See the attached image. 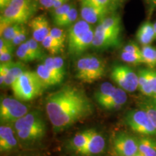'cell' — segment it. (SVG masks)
Listing matches in <instances>:
<instances>
[{
	"instance_id": "1",
	"label": "cell",
	"mask_w": 156,
	"mask_h": 156,
	"mask_svg": "<svg viewBox=\"0 0 156 156\" xmlns=\"http://www.w3.org/2000/svg\"><path fill=\"white\" fill-rule=\"evenodd\" d=\"M92 103L83 91L64 87L46 99V112L54 131L67 129L92 114Z\"/></svg>"
},
{
	"instance_id": "2",
	"label": "cell",
	"mask_w": 156,
	"mask_h": 156,
	"mask_svg": "<svg viewBox=\"0 0 156 156\" xmlns=\"http://www.w3.org/2000/svg\"><path fill=\"white\" fill-rule=\"evenodd\" d=\"M38 9L35 0H11L9 5L2 11L0 24H25Z\"/></svg>"
},
{
	"instance_id": "3",
	"label": "cell",
	"mask_w": 156,
	"mask_h": 156,
	"mask_svg": "<svg viewBox=\"0 0 156 156\" xmlns=\"http://www.w3.org/2000/svg\"><path fill=\"white\" fill-rule=\"evenodd\" d=\"M17 137L25 142H33L42 138L46 133V124L40 113L28 112L13 124Z\"/></svg>"
},
{
	"instance_id": "4",
	"label": "cell",
	"mask_w": 156,
	"mask_h": 156,
	"mask_svg": "<svg viewBox=\"0 0 156 156\" xmlns=\"http://www.w3.org/2000/svg\"><path fill=\"white\" fill-rule=\"evenodd\" d=\"M11 88L17 99L28 101L39 96L46 87L36 72L27 70L17 78Z\"/></svg>"
},
{
	"instance_id": "5",
	"label": "cell",
	"mask_w": 156,
	"mask_h": 156,
	"mask_svg": "<svg viewBox=\"0 0 156 156\" xmlns=\"http://www.w3.org/2000/svg\"><path fill=\"white\" fill-rule=\"evenodd\" d=\"M106 64L102 58L95 55H87L75 64V76L85 83H93L105 75Z\"/></svg>"
},
{
	"instance_id": "6",
	"label": "cell",
	"mask_w": 156,
	"mask_h": 156,
	"mask_svg": "<svg viewBox=\"0 0 156 156\" xmlns=\"http://www.w3.org/2000/svg\"><path fill=\"white\" fill-rule=\"evenodd\" d=\"M29 108L16 98L2 97L0 102V120L3 124H14L28 113Z\"/></svg>"
},
{
	"instance_id": "7",
	"label": "cell",
	"mask_w": 156,
	"mask_h": 156,
	"mask_svg": "<svg viewBox=\"0 0 156 156\" xmlns=\"http://www.w3.org/2000/svg\"><path fill=\"white\" fill-rule=\"evenodd\" d=\"M125 122L132 131L146 136H156V128L143 109H134L126 115Z\"/></svg>"
},
{
	"instance_id": "8",
	"label": "cell",
	"mask_w": 156,
	"mask_h": 156,
	"mask_svg": "<svg viewBox=\"0 0 156 156\" xmlns=\"http://www.w3.org/2000/svg\"><path fill=\"white\" fill-rule=\"evenodd\" d=\"M111 78L126 92L133 93L138 88V75L131 67L116 64L111 69Z\"/></svg>"
},
{
	"instance_id": "9",
	"label": "cell",
	"mask_w": 156,
	"mask_h": 156,
	"mask_svg": "<svg viewBox=\"0 0 156 156\" xmlns=\"http://www.w3.org/2000/svg\"><path fill=\"white\" fill-rule=\"evenodd\" d=\"M122 30H110L99 24L94 32L92 47L95 49H108L116 47L121 44Z\"/></svg>"
},
{
	"instance_id": "10",
	"label": "cell",
	"mask_w": 156,
	"mask_h": 156,
	"mask_svg": "<svg viewBox=\"0 0 156 156\" xmlns=\"http://www.w3.org/2000/svg\"><path fill=\"white\" fill-rule=\"evenodd\" d=\"M113 146L117 156H134L139 152V140L125 132L115 135Z\"/></svg>"
},
{
	"instance_id": "11",
	"label": "cell",
	"mask_w": 156,
	"mask_h": 156,
	"mask_svg": "<svg viewBox=\"0 0 156 156\" xmlns=\"http://www.w3.org/2000/svg\"><path fill=\"white\" fill-rule=\"evenodd\" d=\"M80 2L82 18L89 24L100 23L109 15L106 9L95 5L90 0H80Z\"/></svg>"
},
{
	"instance_id": "12",
	"label": "cell",
	"mask_w": 156,
	"mask_h": 156,
	"mask_svg": "<svg viewBox=\"0 0 156 156\" xmlns=\"http://www.w3.org/2000/svg\"><path fill=\"white\" fill-rule=\"evenodd\" d=\"M30 27L32 31L33 38L41 43L46 36L50 34L51 28L47 17L44 15L34 17L30 21Z\"/></svg>"
},
{
	"instance_id": "13",
	"label": "cell",
	"mask_w": 156,
	"mask_h": 156,
	"mask_svg": "<svg viewBox=\"0 0 156 156\" xmlns=\"http://www.w3.org/2000/svg\"><path fill=\"white\" fill-rule=\"evenodd\" d=\"M94 32L92 28L81 35L71 44H67L68 51L72 56H77L83 54L90 47H92Z\"/></svg>"
},
{
	"instance_id": "14",
	"label": "cell",
	"mask_w": 156,
	"mask_h": 156,
	"mask_svg": "<svg viewBox=\"0 0 156 156\" xmlns=\"http://www.w3.org/2000/svg\"><path fill=\"white\" fill-rule=\"evenodd\" d=\"M15 132L9 124L0 126V151L2 153L9 152L17 147V140Z\"/></svg>"
},
{
	"instance_id": "15",
	"label": "cell",
	"mask_w": 156,
	"mask_h": 156,
	"mask_svg": "<svg viewBox=\"0 0 156 156\" xmlns=\"http://www.w3.org/2000/svg\"><path fill=\"white\" fill-rule=\"evenodd\" d=\"M106 142L102 134L93 129V134L85 148L79 154L83 155H93L99 154L104 151Z\"/></svg>"
},
{
	"instance_id": "16",
	"label": "cell",
	"mask_w": 156,
	"mask_h": 156,
	"mask_svg": "<svg viewBox=\"0 0 156 156\" xmlns=\"http://www.w3.org/2000/svg\"><path fill=\"white\" fill-rule=\"evenodd\" d=\"M127 101V95L124 90L116 87L113 94L100 106L106 110H116L120 108Z\"/></svg>"
},
{
	"instance_id": "17",
	"label": "cell",
	"mask_w": 156,
	"mask_h": 156,
	"mask_svg": "<svg viewBox=\"0 0 156 156\" xmlns=\"http://www.w3.org/2000/svg\"><path fill=\"white\" fill-rule=\"evenodd\" d=\"M136 38L142 46L151 45L153 41L156 40L154 24L148 20L142 23L136 33Z\"/></svg>"
},
{
	"instance_id": "18",
	"label": "cell",
	"mask_w": 156,
	"mask_h": 156,
	"mask_svg": "<svg viewBox=\"0 0 156 156\" xmlns=\"http://www.w3.org/2000/svg\"><path fill=\"white\" fill-rule=\"evenodd\" d=\"M44 64L60 81H63L66 72L64 68V62L60 56L46 58L44 60Z\"/></svg>"
},
{
	"instance_id": "19",
	"label": "cell",
	"mask_w": 156,
	"mask_h": 156,
	"mask_svg": "<svg viewBox=\"0 0 156 156\" xmlns=\"http://www.w3.org/2000/svg\"><path fill=\"white\" fill-rule=\"evenodd\" d=\"M93 129L85 130V131L79 132L70 140L69 147L72 151L80 153L85 148L88 142V140L92 135Z\"/></svg>"
},
{
	"instance_id": "20",
	"label": "cell",
	"mask_w": 156,
	"mask_h": 156,
	"mask_svg": "<svg viewBox=\"0 0 156 156\" xmlns=\"http://www.w3.org/2000/svg\"><path fill=\"white\" fill-rule=\"evenodd\" d=\"M91 29V26L88 23L84 20H80L72 25L67 31V44H71L78 37L80 36Z\"/></svg>"
},
{
	"instance_id": "21",
	"label": "cell",
	"mask_w": 156,
	"mask_h": 156,
	"mask_svg": "<svg viewBox=\"0 0 156 156\" xmlns=\"http://www.w3.org/2000/svg\"><path fill=\"white\" fill-rule=\"evenodd\" d=\"M25 71H27V69L26 66L24 64L20 62H13L12 65L6 76L2 87H12V85L16 81L17 78Z\"/></svg>"
},
{
	"instance_id": "22",
	"label": "cell",
	"mask_w": 156,
	"mask_h": 156,
	"mask_svg": "<svg viewBox=\"0 0 156 156\" xmlns=\"http://www.w3.org/2000/svg\"><path fill=\"white\" fill-rule=\"evenodd\" d=\"M138 75V88L142 94L148 97H153L147 69H140L137 73Z\"/></svg>"
},
{
	"instance_id": "23",
	"label": "cell",
	"mask_w": 156,
	"mask_h": 156,
	"mask_svg": "<svg viewBox=\"0 0 156 156\" xmlns=\"http://www.w3.org/2000/svg\"><path fill=\"white\" fill-rule=\"evenodd\" d=\"M36 72L46 87L54 86V85H56L62 83L56 76H54L51 73L44 64H39L36 68Z\"/></svg>"
},
{
	"instance_id": "24",
	"label": "cell",
	"mask_w": 156,
	"mask_h": 156,
	"mask_svg": "<svg viewBox=\"0 0 156 156\" xmlns=\"http://www.w3.org/2000/svg\"><path fill=\"white\" fill-rule=\"evenodd\" d=\"M139 140V153L144 156H156V140L143 136Z\"/></svg>"
},
{
	"instance_id": "25",
	"label": "cell",
	"mask_w": 156,
	"mask_h": 156,
	"mask_svg": "<svg viewBox=\"0 0 156 156\" xmlns=\"http://www.w3.org/2000/svg\"><path fill=\"white\" fill-rule=\"evenodd\" d=\"M23 25L12 24V25H6L0 24V34L1 38L5 39V41L9 43L15 38V37L18 34V33L23 28Z\"/></svg>"
},
{
	"instance_id": "26",
	"label": "cell",
	"mask_w": 156,
	"mask_h": 156,
	"mask_svg": "<svg viewBox=\"0 0 156 156\" xmlns=\"http://www.w3.org/2000/svg\"><path fill=\"white\" fill-rule=\"evenodd\" d=\"M142 49V56L144 64L147 66L148 69H155L156 67V47L151 45L143 46Z\"/></svg>"
},
{
	"instance_id": "27",
	"label": "cell",
	"mask_w": 156,
	"mask_h": 156,
	"mask_svg": "<svg viewBox=\"0 0 156 156\" xmlns=\"http://www.w3.org/2000/svg\"><path fill=\"white\" fill-rule=\"evenodd\" d=\"M116 87L110 83H104L95 93V98L99 105L107 100L113 94Z\"/></svg>"
},
{
	"instance_id": "28",
	"label": "cell",
	"mask_w": 156,
	"mask_h": 156,
	"mask_svg": "<svg viewBox=\"0 0 156 156\" xmlns=\"http://www.w3.org/2000/svg\"><path fill=\"white\" fill-rule=\"evenodd\" d=\"M13 48L14 46L12 45L11 43L1 38L0 39V62L1 63L12 62Z\"/></svg>"
},
{
	"instance_id": "29",
	"label": "cell",
	"mask_w": 156,
	"mask_h": 156,
	"mask_svg": "<svg viewBox=\"0 0 156 156\" xmlns=\"http://www.w3.org/2000/svg\"><path fill=\"white\" fill-rule=\"evenodd\" d=\"M95 5L105 9L109 14H112L122 5L124 0H90Z\"/></svg>"
},
{
	"instance_id": "30",
	"label": "cell",
	"mask_w": 156,
	"mask_h": 156,
	"mask_svg": "<svg viewBox=\"0 0 156 156\" xmlns=\"http://www.w3.org/2000/svg\"><path fill=\"white\" fill-rule=\"evenodd\" d=\"M99 24L103 28L110 30H122L121 17L116 14L108 15Z\"/></svg>"
},
{
	"instance_id": "31",
	"label": "cell",
	"mask_w": 156,
	"mask_h": 156,
	"mask_svg": "<svg viewBox=\"0 0 156 156\" xmlns=\"http://www.w3.org/2000/svg\"><path fill=\"white\" fill-rule=\"evenodd\" d=\"M41 45L43 48L47 50L50 54L53 55L62 53L64 51V48L58 44L55 39L51 36L50 34L44 39V41L41 42Z\"/></svg>"
},
{
	"instance_id": "32",
	"label": "cell",
	"mask_w": 156,
	"mask_h": 156,
	"mask_svg": "<svg viewBox=\"0 0 156 156\" xmlns=\"http://www.w3.org/2000/svg\"><path fill=\"white\" fill-rule=\"evenodd\" d=\"M78 16V12L77 9L75 8V7H72L71 9L68 12L67 15L65 16L62 17L61 20L56 21V22L54 23V24L56 25V27H61V28H64V27L67 26H71L75 23L76 20Z\"/></svg>"
},
{
	"instance_id": "33",
	"label": "cell",
	"mask_w": 156,
	"mask_h": 156,
	"mask_svg": "<svg viewBox=\"0 0 156 156\" xmlns=\"http://www.w3.org/2000/svg\"><path fill=\"white\" fill-rule=\"evenodd\" d=\"M16 55L20 60L23 62H28L36 60V58L31 51L29 48L28 43L25 41L21 45H20L16 51Z\"/></svg>"
},
{
	"instance_id": "34",
	"label": "cell",
	"mask_w": 156,
	"mask_h": 156,
	"mask_svg": "<svg viewBox=\"0 0 156 156\" xmlns=\"http://www.w3.org/2000/svg\"><path fill=\"white\" fill-rule=\"evenodd\" d=\"M140 108L143 109L147 113L150 119L156 128V100L152 98L151 100L145 101L140 104Z\"/></svg>"
},
{
	"instance_id": "35",
	"label": "cell",
	"mask_w": 156,
	"mask_h": 156,
	"mask_svg": "<svg viewBox=\"0 0 156 156\" xmlns=\"http://www.w3.org/2000/svg\"><path fill=\"white\" fill-rule=\"evenodd\" d=\"M50 35L64 49L66 41H67V33L59 27H54L51 30Z\"/></svg>"
},
{
	"instance_id": "36",
	"label": "cell",
	"mask_w": 156,
	"mask_h": 156,
	"mask_svg": "<svg viewBox=\"0 0 156 156\" xmlns=\"http://www.w3.org/2000/svg\"><path fill=\"white\" fill-rule=\"evenodd\" d=\"M121 58L126 63L138 65V64H144V60L142 54H132L129 52L122 51L121 54Z\"/></svg>"
},
{
	"instance_id": "37",
	"label": "cell",
	"mask_w": 156,
	"mask_h": 156,
	"mask_svg": "<svg viewBox=\"0 0 156 156\" xmlns=\"http://www.w3.org/2000/svg\"><path fill=\"white\" fill-rule=\"evenodd\" d=\"M73 5L71 3H67L65 5L61 6V7H58V8L54 9L53 10H51V13L52 18H53L54 23L56 22V21L61 20L62 17L65 16L67 13L71 9Z\"/></svg>"
},
{
	"instance_id": "38",
	"label": "cell",
	"mask_w": 156,
	"mask_h": 156,
	"mask_svg": "<svg viewBox=\"0 0 156 156\" xmlns=\"http://www.w3.org/2000/svg\"><path fill=\"white\" fill-rule=\"evenodd\" d=\"M26 41L28 43V45L31 51L33 52L35 57L36 58V60L44 58V51L42 48V45L40 46L39 42L36 41L34 38H30L29 40Z\"/></svg>"
},
{
	"instance_id": "39",
	"label": "cell",
	"mask_w": 156,
	"mask_h": 156,
	"mask_svg": "<svg viewBox=\"0 0 156 156\" xmlns=\"http://www.w3.org/2000/svg\"><path fill=\"white\" fill-rule=\"evenodd\" d=\"M28 30L26 28H25L24 26L23 27V28L21 29V30L18 33V34L15 37V38L12 41L11 44L13 46H20L23 43L25 42L26 41L27 37H28Z\"/></svg>"
},
{
	"instance_id": "40",
	"label": "cell",
	"mask_w": 156,
	"mask_h": 156,
	"mask_svg": "<svg viewBox=\"0 0 156 156\" xmlns=\"http://www.w3.org/2000/svg\"><path fill=\"white\" fill-rule=\"evenodd\" d=\"M13 62H14L12 61L9 62H5V63H1L0 64V84H1L2 87L4 85L6 76H7L9 69L12 65Z\"/></svg>"
},
{
	"instance_id": "41",
	"label": "cell",
	"mask_w": 156,
	"mask_h": 156,
	"mask_svg": "<svg viewBox=\"0 0 156 156\" xmlns=\"http://www.w3.org/2000/svg\"><path fill=\"white\" fill-rule=\"evenodd\" d=\"M122 51L129 52V53L132 54H142V49L137 46V44L134 42H129L128 44H126L124 46V48H123Z\"/></svg>"
},
{
	"instance_id": "42",
	"label": "cell",
	"mask_w": 156,
	"mask_h": 156,
	"mask_svg": "<svg viewBox=\"0 0 156 156\" xmlns=\"http://www.w3.org/2000/svg\"><path fill=\"white\" fill-rule=\"evenodd\" d=\"M147 71L150 78V82H151V85L153 93V97L152 98L156 100V69H147Z\"/></svg>"
},
{
	"instance_id": "43",
	"label": "cell",
	"mask_w": 156,
	"mask_h": 156,
	"mask_svg": "<svg viewBox=\"0 0 156 156\" xmlns=\"http://www.w3.org/2000/svg\"><path fill=\"white\" fill-rule=\"evenodd\" d=\"M38 1L39 4H40V5L43 8L51 10L56 0H38Z\"/></svg>"
},
{
	"instance_id": "44",
	"label": "cell",
	"mask_w": 156,
	"mask_h": 156,
	"mask_svg": "<svg viewBox=\"0 0 156 156\" xmlns=\"http://www.w3.org/2000/svg\"><path fill=\"white\" fill-rule=\"evenodd\" d=\"M148 7V10L151 12L156 10V0H145Z\"/></svg>"
},
{
	"instance_id": "45",
	"label": "cell",
	"mask_w": 156,
	"mask_h": 156,
	"mask_svg": "<svg viewBox=\"0 0 156 156\" xmlns=\"http://www.w3.org/2000/svg\"><path fill=\"white\" fill-rule=\"evenodd\" d=\"M11 0H0V8L2 11L7 7L10 3Z\"/></svg>"
},
{
	"instance_id": "46",
	"label": "cell",
	"mask_w": 156,
	"mask_h": 156,
	"mask_svg": "<svg viewBox=\"0 0 156 156\" xmlns=\"http://www.w3.org/2000/svg\"><path fill=\"white\" fill-rule=\"evenodd\" d=\"M134 156H144L143 155H142V154H141L140 153H139V152H138L136 154V155H134Z\"/></svg>"
},
{
	"instance_id": "47",
	"label": "cell",
	"mask_w": 156,
	"mask_h": 156,
	"mask_svg": "<svg viewBox=\"0 0 156 156\" xmlns=\"http://www.w3.org/2000/svg\"><path fill=\"white\" fill-rule=\"evenodd\" d=\"M154 28H155V38H156V21L154 23Z\"/></svg>"
}]
</instances>
